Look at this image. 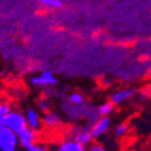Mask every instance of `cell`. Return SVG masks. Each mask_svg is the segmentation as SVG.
<instances>
[{
	"instance_id": "1",
	"label": "cell",
	"mask_w": 151,
	"mask_h": 151,
	"mask_svg": "<svg viewBox=\"0 0 151 151\" xmlns=\"http://www.w3.org/2000/svg\"><path fill=\"white\" fill-rule=\"evenodd\" d=\"M19 139L16 132L11 130L6 126L0 128V151H18L19 150Z\"/></svg>"
},
{
	"instance_id": "2",
	"label": "cell",
	"mask_w": 151,
	"mask_h": 151,
	"mask_svg": "<svg viewBox=\"0 0 151 151\" xmlns=\"http://www.w3.org/2000/svg\"><path fill=\"white\" fill-rule=\"evenodd\" d=\"M88 107V104H83V105H73L67 99H63L60 104V109L69 121L76 122L79 121L81 119H83L86 109Z\"/></svg>"
},
{
	"instance_id": "3",
	"label": "cell",
	"mask_w": 151,
	"mask_h": 151,
	"mask_svg": "<svg viewBox=\"0 0 151 151\" xmlns=\"http://www.w3.org/2000/svg\"><path fill=\"white\" fill-rule=\"evenodd\" d=\"M88 125L86 126H73L69 131V137L67 139H73L77 143L83 145V147L88 148L90 145L93 144V137L91 135V131Z\"/></svg>"
},
{
	"instance_id": "4",
	"label": "cell",
	"mask_w": 151,
	"mask_h": 151,
	"mask_svg": "<svg viewBox=\"0 0 151 151\" xmlns=\"http://www.w3.org/2000/svg\"><path fill=\"white\" fill-rule=\"evenodd\" d=\"M4 126L10 128L11 130H13L16 133L20 132L22 129H24L25 127H28L25 114H23L19 110L12 109L10 113L8 114V116H6V119H5Z\"/></svg>"
},
{
	"instance_id": "5",
	"label": "cell",
	"mask_w": 151,
	"mask_h": 151,
	"mask_svg": "<svg viewBox=\"0 0 151 151\" xmlns=\"http://www.w3.org/2000/svg\"><path fill=\"white\" fill-rule=\"evenodd\" d=\"M30 83L35 88L43 89L45 87H55L58 81L52 71L45 70L39 75H34L33 77H31Z\"/></svg>"
},
{
	"instance_id": "6",
	"label": "cell",
	"mask_w": 151,
	"mask_h": 151,
	"mask_svg": "<svg viewBox=\"0 0 151 151\" xmlns=\"http://www.w3.org/2000/svg\"><path fill=\"white\" fill-rule=\"evenodd\" d=\"M136 90L132 87H124V88H119L115 90L113 93L111 94L110 101L117 106V105H122L125 104L126 101H130L133 97H135Z\"/></svg>"
},
{
	"instance_id": "7",
	"label": "cell",
	"mask_w": 151,
	"mask_h": 151,
	"mask_svg": "<svg viewBox=\"0 0 151 151\" xmlns=\"http://www.w3.org/2000/svg\"><path fill=\"white\" fill-rule=\"evenodd\" d=\"M110 127H111L110 116H101V119H98L93 126H91L90 128L91 135H92L93 139H101V136H104L108 132Z\"/></svg>"
},
{
	"instance_id": "8",
	"label": "cell",
	"mask_w": 151,
	"mask_h": 151,
	"mask_svg": "<svg viewBox=\"0 0 151 151\" xmlns=\"http://www.w3.org/2000/svg\"><path fill=\"white\" fill-rule=\"evenodd\" d=\"M43 127L47 129H57L63 125V116L60 113H58L57 111L49 110L45 113H42L41 116Z\"/></svg>"
},
{
	"instance_id": "9",
	"label": "cell",
	"mask_w": 151,
	"mask_h": 151,
	"mask_svg": "<svg viewBox=\"0 0 151 151\" xmlns=\"http://www.w3.org/2000/svg\"><path fill=\"white\" fill-rule=\"evenodd\" d=\"M24 114L25 119H27V123H28V127H30L31 129H33L36 132L42 129V121H41V117L37 110H35L34 108H29Z\"/></svg>"
},
{
	"instance_id": "10",
	"label": "cell",
	"mask_w": 151,
	"mask_h": 151,
	"mask_svg": "<svg viewBox=\"0 0 151 151\" xmlns=\"http://www.w3.org/2000/svg\"><path fill=\"white\" fill-rule=\"evenodd\" d=\"M17 135L18 139H19L20 146L23 147V148H25L30 144L35 143L36 139H37V132L31 129L30 127H25L20 132H18Z\"/></svg>"
},
{
	"instance_id": "11",
	"label": "cell",
	"mask_w": 151,
	"mask_h": 151,
	"mask_svg": "<svg viewBox=\"0 0 151 151\" xmlns=\"http://www.w3.org/2000/svg\"><path fill=\"white\" fill-rule=\"evenodd\" d=\"M57 151H86V147L73 139H65L58 145Z\"/></svg>"
},
{
	"instance_id": "12",
	"label": "cell",
	"mask_w": 151,
	"mask_h": 151,
	"mask_svg": "<svg viewBox=\"0 0 151 151\" xmlns=\"http://www.w3.org/2000/svg\"><path fill=\"white\" fill-rule=\"evenodd\" d=\"M101 116L98 113L97 107H93L88 105V107L86 109V112H85V115H83V119L86 121L87 125L89 127L93 126L94 124L101 119Z\"/></svg>"
},
{
	"instance_id": "13",
	"label": "cell",
	"mask_w": 151,
	"mask_h": 151,
	"mask_svg": "<svg viewBox=\"0 0 151 151\" xmlns=\"http://www.w3.org/2000/svg\"><path fill=\"white\" fill-rule=\"evenodd\" d=\"M12 110V106L8 101L0 99V128L5 125V119Z\"/></svg>"
},
{
	"instance_id": "14",
	"label": "cell",
	"mask_w": 151,
	"mask_h": 151,
	"mask_svg": "<svg viewBox=\"0 0 151 151\" xmlns=\"http://www.w3.org/2000/svg\"><path fill=\"white\" fill-rule=\"evenodd\" d=\"M97 110L101 116H110L115 110V105L111 101H106L97 107Z\"/></svg>"
},
{
	"instance_id": "15",
	"label": "cell",
	"mask_w": 151,
	"mask_h": 151,
	"mask_svg": "<svg viewBox=\"0 0 151 151\" xmlns=\"http://www.w3.org/2000/svg\"><path fill=\"white\" fill-rule=\"evenodd\" d=\"M135 97L139 103H144L151 98V85L150 86H145L139 90H136Z\"/></svg>"
},
{
	"instance_id": "16",
	"label": "cell",
	"mask_w": 151,
	"mask_h": 151,
	"mask_svg": "<svg viewBox=\"0 0 151 151\" xmlns=\"http://www.w3.org/2000/svg\"><path fill=\"white\" fill-rule=\"evenodd\" d=\"M38 111H40L41 113H45L47 111L51 110L52 108V103H51V98L45 97V96H41L40 98H38L37 103H36Z\"/></svg>"
},
{
	"instance_id": "17",
	"label": "cell",
	"mask_w": 151,
	"mask_h": 151,
	"mask_svg": "<svg viewBox=\"0 0 151 151\" xmlns=\"http://www.w3.org/2000/svg\"><path fill=\"white\" fill-rule=\"evenodd\" d=\"M68 101L73 105H83L85 104V96L79 92H71L68 96Z\"/></svg>"
},
{
	"instance_id": "18",
	"label": "cell",
	"mask_w": 151,
	"mask_h": 151,
	"mask_svg": "<svg viewBox=\"0 0 151 151\" xmlns=\"http://www.w3.org/2000/svg\"><path fill=\"white\" fill-rule=\"evenodd\" d=\"M129 131V125L127 123H121L119 124L116 128L114 129V134H115L117 137H124L128 133Z\"/></svg>"
},
{
	"instance_id": "19",
	"label": "cell",
	"mask_w": 151,
	"mask_h": 151,
	"mask_svg": "<svg viewBox=\"0 0 151 151\" xmlns=\"http://www.w3.org/2000/svg\"><path fill=\"white\" fill-rule=\"evenodd\" d=\"M41 4L48 6V8L59 9L63 6V1L61 0H37Z\"/></svg>"
},
{
	"instance_id": "20",
	"label": "cell",
	"mask_w": 151,
	"mask_h": 151,
	"mask_svg": "<svg viewBox=\"0 0 151 151\" xmlns=\"http://www.w3.org/2000/svg\"><path fill=\"white\" fill-rule=\"evenodd\" d=\"M24 149L27 151H48L47 147H45L43 145H40V144H37V143L30 144V145H28Z\"/></svg>"
},
{
	"instance_id": "21",
	"label": "cell",
	"mask_w": 151,
	"mask_h": 151,
	"mask_svg": "<svg viewBox=\"0 0 151 151\" xmlns=\"http://www.w3.org/2000/svg\"><path fill=\"white\" fill-rule=\"evenodd\" d=\"M56 95H58V93L57 91H55L54 87H45V88H43V96L48 98H52Z\"/></svg>"
},
{
	"instance_id": "22",
	"label": "cell",
	"mask_w": 151,
	"mask_h": 151,
	"mask_svg": "<svg viewBox=\"0 0 151 151\" xmlns=\"http://www.w3.org/2000/svg\"><path fill=\"white\" fill-rule=\"evenodd\" d=\"M99 83H101V85L103 87H109L112 85V83H113V78L111 77V76H101V79H99Z\"/></svg>"
},
{
	"instance_id": "23",
	"label": "cell",
	"mask_w": 151,
	"mask_h": 151,
	"mask_svg": "<svg viewBox=\"0 0 151 151\" xmlns=\"http://www.w3.org/2000/svg\"><path fill=\"white\" fill-rule=\"evenodd\" d=\"M86 151H107V150L103 145H101V144H98V143H95V144L90 145L88 148H86Z\"/></svg>"
}]
</instances>
